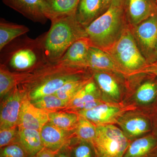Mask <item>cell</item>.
I'll use <instances>...</instances> for the list:
<instances>
[{"label":"cell","mask_w":157,"mask_h":157,"mask_svg":"<svg viewBox=\"0 0 157 157\" xmlns=\"http://www.w3.org/2000/svg\"><path fill=\"white\" fill-rule=\"evenodd\" d=\"M94 71V78L100 89L112 100L119 101L121 98V91L115 79L107 72Z\"/></svg>","instance_id":"7402d4cb"},{"label":"cell","mask_w":157,"mask_h":157,"mask_svg":"<svg viewBox=\"0 0 157 157\" xmlns=\"http://www.w3.org/2000/svg\"><path fill=\"white\" fill-rule=\"evenodd\" d=\"M155 50L156 51V52H157V40L156 43Z\"/></svg>","instance_id":"8d00e7d4"},{"label":"cell","mask_w":157,"mask_h":157,"mask_svg":"<svg viewBox=\"0 0 157 157\" xmlns=\"http://www.w3.org/2000/svg\"><path fill=\"white\" fill-rule=\"evenodd\" d=\"M18 131L16 126L0 130V147L17 144Z\"/></svg>","instance_id":"4dcf8cb0"},{"label":"cell","mask_w":157,"mask_h":157,"mask_svg":"<svg viewBox=\"0 0 157 157\" xmlns=\"http://www.w3.org/2000/svg\"><path fill=\"white\" fill-rule=\"evenodd\" d=\"M23 98L21 92L14 88L3 102L0 114V129L17 126Z\"/></svg>","instance_id":"7c38bea8"},{"label":"cell","mask_w":157,"mask_h":157,"mask_svg":"<svg viewBox=\"0 0 157 157\" xmlns=\"http://www.w3.org/2000/svg\"><path fill=\"white\" fill-rule=\"evenodd\" d=\"M0 157H27L24 151L18 144L1 148Z\"/></svg>","instance_id":"1f68e13d"},{"label":"cell","mask_w":157,"mask_h":157,"mask_svg":"<svg viewBox=\"0 0 157 157\" xmlns=\"http://www.w3.org/2000/svg\"><path fill=\"white\" fill-rule=\"evenodd\" d=\"M79 69L59 63H48L40 68L32 80H34L29 98L31 101L55 94L68 82L79 76Z\"/></svg>","instance_id":"277c9868"},{"label":"cell","mask_w":157,"mask_h":157,"mask_svg":"<svg viewBox=\"0 0 157 157\" xmlns=\"http://www.w3.org/2000/svg\"><path fill=\"white\" fill-rule=\"evenodd\" d=\"M91 79L78 76L68 82L55 94L60 99L69 103L79 90Z\"/></svg>","instance_id":"484cf974"},{"label":"cell","mask_w":157,"mask_h":157,"mask_svg":"<svg viewBox=\"0 0 157 157\" xmlns=\"http://www.w3.org/2000/svg\"><path fill=\"white\" fill-rule=\"evenodd\" d=\"M135 34L144 49L147 52L155 50L157 40L156 15H153L138 24Z\"/></svg>","instance_id":"2e32d148"},{"label":"cell","mask_w":157,"mask_h":157,"mask_svg":"<svg viewBox=\"0 0 157 157\" xmlns=\"http://www.w3.org/2000/svg\"><path fill=\"white\" fill-rule=\"evenodd\" d=\"M28 74H17L12 73L6 66L0 67V96L5 97L15 88L18 82L28 77Z\"/></svg>","instance_id":"cb8c5ba5"},{"label":"cell","mask_w":157,"mask_h":157,"mask_svg":"<svg viewBox=\"0 0 157 157\" xmlns=\"http://www.w3.org/2000/svg\"><path fill=\"white\" fill-rule=\"evenodd\" d=\"M50 13V20L58 17L73 15L80 0H45Z\"/></svg>","instance_id":"603a6c76"},{"label":"cell","mask_w":157,"mask_h":157,"mask_svg":"<svg viewBox=\"0 0 157 157\" xmlns=\"http://www.w3.org/2000/svg\"><path fill=\"white\" fill-rule=\"evenodd\" d=\"M124 157H157V138L152 135L131 142Z\"/></svg>","instance_id":"e0dca14e"},{"label":"cell","mask_w":157,"mask_h":157,"mask_svg":"<svg viewBox=\"0 0 157 157\" xmlns=\"http://www.w3.org/2000/svg\"><path fill=\"white\" fill-rule=\"evenodd\" d=\"M49 112L34 106L25 96L20 111L17 126L18 128L33 129L41 132L48 122Z\"/></svg>","instance_id":"9c48e42d"},{"label":"cell","mask_w":157,"mask_h":157,"mask_svg":"<svg viewBox=\"0 0 157 157\" xmlns=\"http://www.w3.org/2000/svg\"><path fill=\"white\" fill-rule=\"evenodd\" d=\"M48 123L55 126L69 131L76 129L79 116L75 113L54 112L49 113Z\"/></svg>","instance_id":"d4e9b609"},{"label":"cell","mask_w":157,"mask_h":157,"mask_svg":"<svg viewBox=\"0 0 157 157\" xmlns=\"http://www.w3.org/2000/svg\"><path fill=\"white\" fill-rule=\"evenodd\" d=\"M103 10V0H80L76 11V19L83 27H86Z\"/></svg>","instance_id":"d6986e66"},{"label":"cell","mask_w":157,"mask_h":157,"mask_svg":"<svg viewBox=\"0 0 157 157\" xmlns=\"http://www.w3.org/2000/svg\"><path fill=\"white\" fill-rule=\"evenodd\" d=\"M91 79L68 103L66 108L78 112L88 110L105 103L100 97L96 83Z\"/></svg>","instance_id":"8fae6325"},{"label":"cell","mask_w":157,"mask_h":157,"mask_svg":"<svg viewBox=\"0 0 157 157\" xmlns=\"http://www.w3.org/2000/svg\"><path fill=\"white\" fill-rule=\"evenodd\" d=\"M104 9H108L111 5L122 6L124 0H103Z\"/></svg>","instance_id":"d590c367"},{"label":"cell","mask_w":157,"mask_h":157,"mask_svg":"<svg viewBox=\"0 0 157 157\" xmlns=\"http://www.w3.org/2000/svg\"><path fill=\"white\" fill-rule=\"evenodd\" d=\"M77 140V142L73 143L71 140L69 145L72 157H95L94 151L90 144Z\"/></svg>","instance_id":"f546056e"},{"label":"cell","mask_w":157,"mask_h":157,"mask_svg":"<svg viewBox=\"0 0 157 157\" xmlns=\"http://www.w3.org/2000/svg\"><path fill=\"white\" fill-rule=\"evenodd\" d=\"M157 96V85L154 82L147 81L139 86L135 94L136 101L146 104L153 102Z\"/></svg>","instance_id":"f1b7e54d"},{"label":"cell","mask_w":157,"mask_h":157,"mask_svg":"<svg viewBox=\"0 0 157 157\" xmlns=\"http://www.w3.org/2000/svg\"><path fill=\"white\" fill-rule=\"evenodd\" d=\"M128 12L132 22L135 25L155 15L153 7L149 0H129Z\"/></svg>","instance_id":"44dd1931"},{"label":"cell","mask_w":157,"mask_h":157,"mask_svg":"<svg viewBox=\"0 0 157 157\" xmlns=\"http://www.w3.org/2000/svg\"><path fill=\"white\" fill-rule=\"evenodd\" d=\"M131 143L122 130L114 124L97 126L92 145L95 157H124Z\"/></svg>","instance_id":"5b68a950"},{"label":"cell","mask_w":157,"mask_h":157,"mask_svg":"<svg viewBox=\"0 0 157 157\" xmlns=\"http://www.w3.org/2000/svg\"><path fill=\"white\" fill-rule=\"evenodd\" d=\"M143 72L153 74L157 77V63H153L147 65L141 70Z\"/></svg>","instance_id":"836d02e7"},{"label":"cell","mask_w":157,"mask_h":157,"mask_svg":"<svg viewBox=\"0 0 157 157\" xmlns=\"http://www.w3.org/2000/svg\"><path fill=\"white\" fill-rule=\"evenodd\" d=\"M34 106L47 112H56L59 109L66 108L68 103L59 98L55 94L49 95L31 101Z\"/></svg>","instance_id":"4316f807"},{"label":"cell","mask_w":157,"mask_h":157,"mask_svg":"<svg viewBox=\"0 0 157 157\" xmlns=\"http://www.w3.org/2000/svg\"><path fill=\"white\" fill-rule=\"evenodd\" d=\"M117 124L128 139L139 137L150 131L148 121L135 113H124L118 120Z\"/></svg>","instance_id":"9a60e30c"},{"label":"cell","mask_w":157,"mask_h":157,"mask_svg":"<svg viewBox=\"0 0 157 157\" xmlns=\"http://www.w3.org/2000/svg\"><path fill=\"white\" fill-rule=\"evenodd\" d=\"M69 132L47 123L40 132L44 147L57 152L68 146L72 140Z\"/></svg>","instance_id":"5bb4252c"},{"label":"cell","mask_w":157,"mask_h":157,"mask_svg":"<svg viewBox=\"0 0 157 157\" xmlns=\"http://www.w3.org/2000/svg\"><path fill=\"white\" fill-rule=\"evenodd\" d=\"M30 31L25 25L0 19V51L18 37L25 35Z\"/></svg>","instance_id":"ffe728a7"},{"label":"cell","mask_w":157,"mask_h":157,"mask_svg":"<svg viewBox=\"0 0 157 157\" xmlns=\"http://www.w3.org/2000/svg\"><path fill=\"white\" fill-rule=\"evenodd\" d=\"M56 153L44 147L38 153L32 157H55Z\"/></svg>","instance_id":"d6a6232c"},{"label":"cell","mask_w":157,"mask_h":157,"mask_svg":"<svg viewBox=\"0 0 157 157\" xmlns=\"http://www.w3.org/2000/svg\"><path fill=\"white\" fill-rule=\"evenodd\" d=\"M6 6L33 22L45 24L50 13L45 0H2Z\"/></svg>","instance_id":"ba28073f"},{"label":"cell","mask_w":157,"mask_h":157,"mask_svg":"<svg viewBox=\"0 0 157 157\" xmlns=\"http://www.w3.org/2000/svg\"><path fill=\"white\" fill-rule=\"evenodd\" d=\"M17 144L27 157L34 156L44 147L40 132L33 129L18 128Z\"/></svg>","instance_id":"ac0fdd59"},{"label":"cell","mask_w":157,"mask_h":157,"mask_svg":"<svg viewBox=\"0 0 157 157\" xmlns=\"http://www.w3.org/2000/svg\"><path fill=\"white\" fill-rule=\"evenodd\" d=\"M55 157H72L69 145L63 147L57 152Z\"/></svg>","instance_id":"e575fe53"},{"label":"cell","mask_w":157,"mask_h":157,"mask_svg":"<svg viewBox=\"0 0 157 157\" xmlns=\"http://www.w3.org/2000/svg\"><path fill=\"white\" fill-rule=\"evenodd\" d=\"M108 50L117 63L128 72L141 70L147 65L134 36L128 29L123 30L114 45Z\"/></svg>","instance_id":"8992f818"},{"label":"cell","mask_w":157,"mask_h":157,"mask_svg":"<svg viewBox=\"0 0 157 157\" xmlns=\"http://www.w3.org/2000/svg\"><path fill=\"white\" fill-rule=\"evenodd\" d=\"M76 130L78 140L91 144L95 137L97 126L87 119L79 116Z\"/></svg>","instance_id":"83f0119b"},{"label":"cell","mask_w":157,"mask_h":157,"mask_svg":"<svg viewBox=\"0 0 157 157\" xmlns=\"http://www.w3.org/2000/svg\"><path fill=\"white\" fill-rule=\"evenodd\" d=\"M156 1H157V0H156Z\"/></svg>","instance_id":"74e56055"},{"label":"cell","mask_w":157,"mask_h":157,"mask_svg":"<svg viewBox=\"0 0 157 157\" xmlns=\"http://www.w3.org/2000/svg\"><path fill=\"white\" fill-rule=\"evenodd\" d=\"M51 21L50 28L45 33L43 47L47 62L56 63L73 43L86 36L85 28L78 22L76 14L58 17Z\"/></svg>","instance_id":"7a4b0ae2"},{"label":"cell","mask_w":157,"mask_h":157,"mask_svg":"<svg viewBox=\"0 0 157 157\" xmlns=\"http://www.w3.org/2000/svg\"><path fill=\"white\" fill-rule=\"evenodd\" d=\"M122 6L111 5L85 28L86 37L92 46L106 51L114 45L122 32Z\"/></svg>","instance_id":"3957f363"},{"label":"cell","mask_w":157,"mask_h":157,"mask_svg":"<svg viewBox=\"0 0 157 157\" xmlns=\"http://www.w3.org/2000/svg\"><path fill=\"white\" fill-rule=\"evenodd\" d=\"M91 46V42L87 37L78 39L68 48L57 63L83 69Z\"/></svg>","instance_id":"4fadbf2b"},{"label":"cell","mask_w":157,"mask_h":157,"mask_svg":"<svg viewBox=\"0 0 157 157\" xmlns=\"http://www.w3.org/2000/svg\"><path fill=\"white\" fill-rule=\"evenodd\" d=\"M133 109L132 106H123L106 102L92 109L81 110L77 113L79 116L87 119L98 126L117 124L122 116Z\"/></svg>","instance_id":"52a82bcc"},{"label":"cell","mask_w":157,"mask_h":157,"mask_svg":"<svg viewBox=\"0 0 157 157\" xmlns=\"http://www.w3.org/2000/svg\"><path fill=\"white\" fill-rule=\"evenodd\" d=\"M45 33L35 39L26 35L17 38L1 52V64L18 71L40 69L47 64L43 47Z\"/></svg>","instance_id":"6da1fadb"},{"label":"cell","mask_w":157,"mask_h":157,"mask_svg":"<svg viewBox=\"0 0 157 157\" xmlns=\"http://www.w3.org/2000/svg\"><path fill=\"white\" fill-rule=\"evenodd\" d=\"M84 68H89L94 71L112 72L124 75L129 73L121 67L107 52L94 46L90 48Z\"/></svg>","instance_id":"30bf717a"}]
</instances>
